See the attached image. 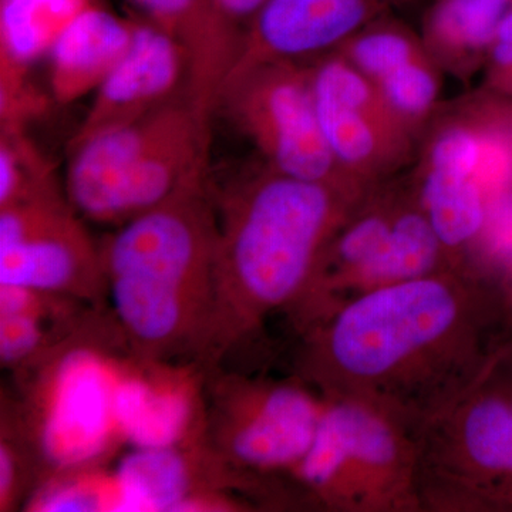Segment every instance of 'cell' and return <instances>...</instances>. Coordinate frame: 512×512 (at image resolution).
Returning <instances> with one entry per match:
<instances>
[{
    "label": "cell",
    "mask_w": 512,
    "mask_h": 512,
    "mask_svg": "<svg viewBox=\"0 0 512 512\" xmlns=\"http://www.w3.org/2000/svg\"><path fill=\"white\" fill-rule=\"evenodd\" d=\"M512 340L503 282L467 261L357 296L301 335L293 375L421 433Z\"/></svg>",
    "instance_id": "1"
},
{
    "label": "cell",
    "mask_w": 512,
    "mask_h": 512,
    "mask_svg": "<svg viewBox=\"0 0 512 512\" xmlns=\"http://www.w3.org/2000/svg\"><path fill=\"white\" fill-rule=\"evenodd\" d=\"M211 184V181H210ZM212 197L218 217L210 325L197 362L220 367L274 313L291 315L330 239L367 194L268 164Z\"/></svg>",
    "instance_id": "2"
},
{
    "label": "cell",
    "mask_w": 512,
    "mask_h": 512,
    "mask_svg": "<svg viewBox=\"0 0 512 512\" xmlns=\"http://www.w3.org/2000/svg\"><path fill=\"white\" fill-rule=\"evenodd\" d=\"M208 163L99 242L107 312L146 359L197 362L207 336L218 245Z\"/></svg>",
    "instance_id": "3"
},
{
    "label": "cell",
    "mask_w": 512,
    "mask_h": 512,
    "mask_svg": "<svg viewBox=\"0 0 512 512\" xmlns=\"http://www.w3.org/2000/svg\"><path fill=\"white\" fill-rule=\"evenodd\" d=\"M100 313L94 311L35 365L16 372L22 375L23 399L8 406L35 457L37 485L63 471L106 464L126 444L117 392L133 350L110 315Z\"/></svg>",
    "instance_id": "4"
},
{
    "label": "cell",
    "mask_w": 512,
    "mask_h": 512,
    "mask_svg": "<svg viewBox=\"0 0 512 512\" xmlns=\"http://www.w3.org/2000/svg\"><path fill=\"white\" fill-rule=\"evenodd\" d=\"M311 447L284 477L291 507L421 512L420 434L370 404L323 399Z\"/></svg>",
    "instance_id": "5"
},
{
    "label": "cell",
    "mask_w": 512,
    "mask_h": 512,
    "mask_svg": "<svg viewBox=\"0 0 512 512\" xmlns=\"http://www.w3.org/2000/svg\"><path fill=\"white\" fill-rule=\"evenodd\" d=\"M456 264L414 184L400 187L389 180L370 191L340 225L289 318L302 335L363 293Z\"/></svg>",
    "instance_id": "6"
},
{
    "label": "cell",
    "mask_w": 512,
    "mask_h": 512,
    "mask_svg": "<svg viewBox=\"0 0 512 512\" xmlns=\"http://www.w3.org/2000/svg\"><path fill=\"white\" fill-rule=\"evenodd\" d=\"M323 402L295 376L285 380L207 370L205 446L248 478L266 507L284 495V477L311 447Z\"/></svg>",
    "instance_id": "7"
},
{
    "label": "cell",
    "mask_w": 512,
    "mask_h": 512,
    "mask_svg": "<svg viewBox=\"0 0 512 512\" xmlns=\"http://www.w3.org/2000/svg\"><path fill=\"white\" fill-rule=\"evenodd\" d=\"M254 144L269 167L302 178L369 194L340 171L318 119L312 66L269 62L232 77L222 89L218 109Z\"/></svg>",
    "instance_id": "8"
},
{
    "label": "cell",
    "mask_w": 512,
    "mask_h": 512,
    "mask_svg": "<svg viewBox=\"0 0 512 512\" xmlns=\"http://www.w3.org/2000/svg\"><path fill=\"white\" fill-rule=\"evenodd\" d=\"M55 183L0 207V285L106 308L99 242Z\"/></svg>",
    "instance_id": "9"
},
{
    "label": "cell",
    "mask_w": 512,
    "mask_h": 512,
    "mask_svg": "<svg viewBox=\"0 0 512 512\" xmlns=\"http://www.w3.org/2000/svg\"><path fill=\"white\" fill-rule=\"evenodd\" d=\"M320 128L346 178L373 190L414 158L417 134L386 103L375 83L338 52L312 66Z\"/></svg>",
    "instance_id": "10"
},
{
    "label": "cell",
    "mask_w": 512,
    "mask_h": 512,
    "mask_svg": "<svg viewBox=\"0 0 512 512\" xmlns=\"http://www.w3.org/2000/svg\"><path fill=\"white\" fill-rule=\"evenodd\" d=\"M205 377L207 370L192 360L183 365L128 353L117 392L124 443L130 448L204 443Z\"/></svg>",
    "instance_id": "11"
},
{
    "label": "cell",
    "mask_w": 512,
    "mask_h": 512,
    "mask_svg": "<svg viewBox=\"0 0 512 512\" xmlns=\"http://www.w3.org/2000/svg\"><path fill=\"white\" fill-rule=\"evenodd\" d=\"M404 2L407 0H266L244 30L241 52L227 82L258 64L302 62L328 55Z\"/></svg>",
    "instance_id": "12"
},
{
    "label": "cell",
    "mask_w": 512,
    "mask_h": 512,
    "mask_svg": "<svg viewBox=\"0 0 512 512\" xmlns=\"http://www.w3.org/2000/svg\"><path fill=\"white\" fill-rule=\"evenodd\" d=\"M187 64L173 37L147 20L134 19L127 52L93 93L86 116L70 138L72 153L92 138L134 123L185 90Z\"/></svg>",
    "instance_id": "13"
},
{
    "label": "cell",
    "mask_w": 512,
    "mask_h": 512,
    "mask_svg": "<svg viewBox=\"0 0 512 512\" xmlns=\"http://www.w3.org/2000/svg\"><path fill=\"white\" fill-rule=\"evenodd\" d=\"M157 28L173 37L187 64L185 93L202 113L217 111L222 87L241 52L244 30L214 0H133Z\"/></svg>",
    "instance_id": "14"
},
{
    "label": "cell",
    "mask_w": 512,
    "mask_h": 512,
    "mask_svg": "<svg viewBox=\"0 0 512 512\" xmlns=\"http://www.w3.org/2000/svg\"><path fill=\"white\" fill-rule=\"evenodd\" d=\"M100 0H0V116L23 126L43 107L28 83L29 72L46 59L57 37L84 9Z\"/></svg>",
    "instance_id": "15"
},
{
    "label": "cell",
    "mask_w": 512,
    "mask_h": 512,
    "mask_svg": "<svg viewBox=\"0 0 512 512\" xmlns=\"http://www.w3.org/2000/svg\"><path fill=\"white\" fill-rule=\"evenodd\" d=\"M133 33L134 19L121 18L100 2L84 9L46 57L52 99L66 106L96 92L127 52Z\"/></svg>",
    "instance_id": "16"
},
{
    "label": "cell",
    "mask_w": 512,
    "mask_h": 512,
    "mask_svg": "<svg viewBox=\"0 0 512 512\" xmlns=\"http://www.w3.org/2000/svg\"><path fill=\"white\" fill-rule=\"evenodd\" d=\"M82 305L89 303L23 286L0 285L2 367L19 372L49 355L90 318Z\"/></svg>",
    "instance_id": "17"
},
{
    "label": "cell",
    "mask_w": 512,
    "mask_h": 512,
    "mask_svg": "<svg viewBox=\"0 0 512 512\" xmlns=\"http://www.w3.org/2000/svg\"><path fill=\"white\" fill-rule=\"evenodd\" d=\"M512 0H436L421 40L441 72L467 79L487 62L495 33Z\"/></svg>",
    "instance_id": "18"
},
{
    "label": "cell",
    "mask_w": 512,
    "mask_h": 512,
    "mask_svg": "<svg viewBox=\"0 0 512 512\" xmlns=\"http://www.w3.org/2000/svg\"><path fill=\"white\" fill-rule=\"evenodd\" d=\"M26 511H120L119 488L113 470L104 464L63 471L37 485Z\"/></svg>",
    "instance_id": "19"
},
{
    "label": "cell",
    "mask_w": 512,
    "mask_h": 512,
    "mask_svg": "<svg viewBox=\"0 0 512 512\" xmlns=\"http://www.w3.org/2000/svg\"><path fill=\"white\" fill-rule=\"evenodd\" d=\"M333 52L345 57L372 82L429 55L421 36L389 16L360 29Z\"/></svg>",
    "instance_id": "20"
},
{
    "label": "cell",
    "mask_w": 512,
    "mask_h": 512,
    "mask_svg": "<svg viewBox=\"0 0 512 512\" xmlns=\"http://www.w3.org/2000/svg\"><path fill=\"white\" fill-rule=\"evenodd\" d=\"M441 73L430 55H424L373 83L390 109L419 136L439 106Z\"/></svg>",
    "instance_id": "21"
},
{
    "label": "cell",
    "mask_w": 512,
    "mask_h": 512,
    "mask_svg": "<svg viewBox=\"0 0 512 512\" xmlns=\"http://www.w3.org/2000/svg\"><path fill=\"white\" fill-rule=\"evenodd\" d=\"M485 69L488 89L498 96L512 97V6L498 26Z\"/></svg>",
    "instance_id": "22"
},
{
    "label": "cell",
    "mask_w": 512,
    "mask_h": 512,
    "mask_svg": "<svg viewBox=\"0 0 512 512\" xmlns=\"http://www.w3.org/2000/svg\"><path fill=\"white\" fill-rule=\"evenodd\" d=\"M214 3L229 19L239 25L244 20L249 22L254 18L258 10L265 5L266 0H214Z\"/></svg>",
    "instance_id": "23"
},
{
    "label": "cell",
    "mask_w": 512,
    "mask_h": 512,
    "mask_svg": "<svg viewBox=\"0 0 512 512\" xmlns=\"http://www.w3.org/2000/svg\"><path fill=\"white\" fill-rule=\"evenodd\" d=\"M501 362H503L505 375H507L508 384H510L512 397V340L501 350Z\"/></svg>",
    "instance_id": "24"
},
{
    "label": "cell",
    "mask_w": 512,
    "mask_h": 512,
    "mask_svg": "<svg viewBox=\"0 0 512 512\" xmlns=\"http://www.w3.org/2000/svg\"><path fill=\"white\" fill-rule=\"evenodd\" d=\"M510 278L503 281L505 295H507L508 308H510L511 320H512V269H510Z\"/></svg>",
    "instance_id": "25"
}]
</instances>
